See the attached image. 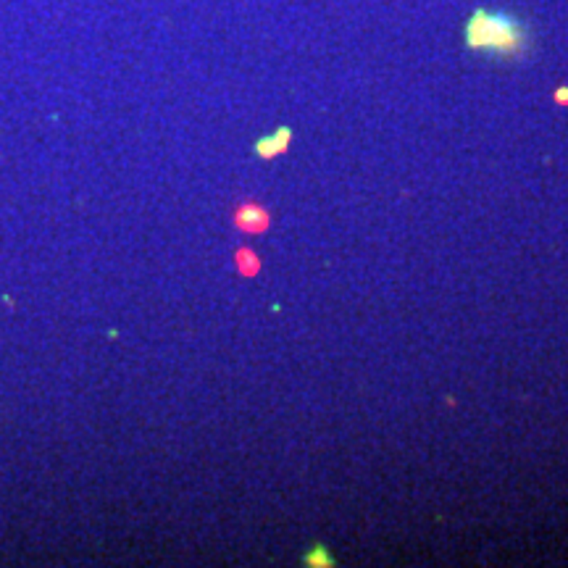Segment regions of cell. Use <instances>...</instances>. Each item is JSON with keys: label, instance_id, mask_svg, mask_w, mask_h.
I'll return each mask as SVG.
<instances>
[{"label": "cell", "instance_id": "obj_3", "mask_svg": "<svg viewBox=\"0 0 568 568\" xmlns=\"http://www.w3.org/2000/svg\"><path fill=\"white\" fill-rule=\"evenodd\" d=\"M290 142H292V129L290 127H279L274 134H266V137L255 140L253 153L263 158V161H271V158H279V155L290 150Z\"/></svg>", "mask_w": 568, "mask_h": 568}, {"label": "cell", "instance_id": "obj_2", "mask_svg": "<svg viewBox=\"0 0 568 568\" xmlns=\"http://www.w3.org/2000/svg\"><path fill=\"white\" fill-rule=\"evenodd\" d=\"M232 224L245 232V235H263L269 226H271V213L263 203L253 200V198H245L235 205L232 211Z\"/></svg>", "mask_w": 568, "mask_h": 568}, {"label": "cell", "instance_id": "obj_5", "mask_svg": "<svg viewBox=\"0 0 568 568\" xmlns=\"http://www.w3.org/2000/svg\"><path fill=\"white\" fill-rule=\"evenodd\" d=\"M303 566H308V568H331V566H337V560L331 558V553L326 550V544L316 542L310 550H308L306 555H303Z\"/></svg>", "mask_w": 568, "mask_h": 568}, {"label": "cell", "instance_id": "obj_6", "mask_svg": "<svg viewBox=\"0 0 568 568\" xmlns=\"http://www.w3.org/2000/svg\"><path fill=\"white\" fill-rule=\"evenodd\" d=\"M555 100H558V103H568V90H566V87H560V90H558Z\"/></svg>", "mask_w": 568, "mask_h": 568}, {"label": "cell", "instance_id": "obj_1", "mask_svg": "<svg viewBox=\"0 0 568 568\" xmlns=\"http://www.w3.org/2000/svg\"><path fill=\"white\" fill-rule=\"evenodd\" d=\"M466 40L471 47H489L503 56H513L523 47V29L508 16L479 11L468 24Z\"/></svg>", "mask_w": 568, "mask_h": 568}, {"label": "cell", "instance_id": "obj_4", "mask_svg": "<svg viewBox=\"0 0 568 568\" xmlns=\"http://www.w3.org/2000/svg\"><path fill=\"white\" fill-rule=\"evenodd\" d=\"M235 263H237V271L242 274L245 279H253V276H258V271H260V258H258V253L255 250H250V248H237L235 250Z\"/></svg>", "mask_w": 568, "mask_h": 568}]
</instances>
